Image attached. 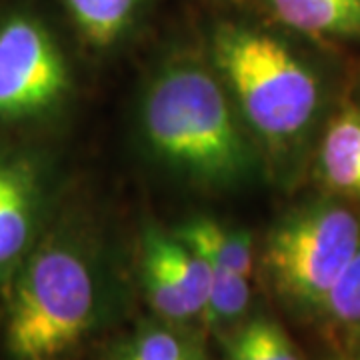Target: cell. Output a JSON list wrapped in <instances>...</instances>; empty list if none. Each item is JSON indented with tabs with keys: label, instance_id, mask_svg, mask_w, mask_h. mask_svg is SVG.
<instances>
[{
	"label": "cell",
	"instance_id": "2e32d148",
	"mask_svg": "<svg viewBox=\"0 0 360 360\" xmlns=\"http://www.w3.org/2000/svg\"><path fill=\"white\" fill-rule=\"evenodd\" d=\"M193 360H206V354L205 356H198V359H193Z\"/></svg>",
	"mask_w": 360,
	"mask_h": 360
},
{
	"label": "cell",
	"instance_id": "5b68a950",
	"mask_svg": "<svg viewBox=\"0 0 360 360\" xmlns=\"http://www.w3.org/2000/svg\"><path fill=\"white\" fill-rule=\"evenodd\" d=\"M72 72L49 14L32 0L0 6V129L49 120L68 101Z\"/></svg>",
	"mask_w": 360,
	"mask_h": 360
},
{
	"label": "cell",
	"instance_id": "8992f818",
	"mask_svg": "<svg viewBox=\"0 0 360 360\" xmlns=\"http://www.w3.org/2000/svg\"><path fill=\"white\" fill-rule=\"evenodd\" d=\"M54 198L51 158L37 146L0 141V292L51 226Z\"/></svg>",
	"mask_w": 360,
	"mask_h": 360
},
{
	"label": "cell",
	"instance_id": "4fadbf2b",
	"mask_svg": "<svg viewBox=\"0 0 360 360\" xmlns=\"http://www.w3.org/2000/svg\"><path fill=\"white\" fill-rule=\"evenodd\" d=\"M224 360H302V354L278 322L257 314L232 326L224 338Z\"/></svg>",
	"mask_w": 360,
	"mask_h": 360
},
{
	"label": "cell",
	"instance_id": "7a4b0ae2",
	"mask_svg": "<svg viewBox=\"0 0 360 360\" xmlns=\"http://www.w3.org/2000/svg\"><path fill=\"white\" fill-rule=\"evenodd\" d=\"M141 130L160 162L198 184L232 186L255 165L245 122L222 80L193 58L168 63L150 80Z\"/></svg>",
	"mask_w": 360,
	"mask_h": 360
},
{
	"label": "cell",
	"instance_id": "9c48e42d",
	"mask_svg": "<svg viewBox=\"0 0 360 360\" xmlns=\"http://www.w3.org/2000/svg\"><path fill=\"white\" fill-rule=\"evenodd\" d=\"M78 39L96 51L129 40L148 16L155 0H56Z\"/></svg>",
	"mask_w": 360,
	"mask_h": 360
},
{
	"label": "cell",
	"instance_id": "6da1fadb",
	"mask_svg": "<svg viewBox=\"0 0 360 360\" xmlns=\"http://www.w3.org/2000/svg\"><path fill=\"white\" fill-rule=\"evenodd\" d=\"M0 340L11 360H60L103 319L101 269L54 220L0 292Z\"/></svg>",
	"mask_w": 360,
	"mask_h": 360
},
{
	"label": "cell",
	"instance_id": "3957f363",
	"mask_svg": "<svg viewBox=\"0 0 360 360\" xmlns=\"http://www.w3.org/2000/svg\"><path fill=\"white\" fill-rule=\"evenodd\" d=\"M208 58L245 127L262 142L292 146L314 124L321 80L281 26L220 16L208 28Z\"/></svg>",
	"mask_w": 360,
	"mask_h": 360
},
{
	"label": "cell",
	"instance_id": "8fae6325",
	"mask_svg": "<svg viewBox=\"0 0 360 360\" xmlns=\"http://www.w3.org/2000/svg\"><path fill=\"white\" fill-rule=\"evenodd\" d=\"M172 232L182 243L193 246L194 250L219 260L222 266L234 270L246 278L252 276L257 264V252L250 232L229 229L220 224L219 220L206 219V217L186 220Z\"/></svg>",
	"mask_w": 360,
	"mask_h": 360
},
{
	"label": "cell",
	"instance_id": "ba28073f",
	"mask_svg": "<svg viewBox=\"0 0 360 360\" xmlns=\"http://www.w3.org/2000/svg\"><path fill=\"white\" fill-rule=\"evenodd\" d=\"M270 22L319 42H360V0H258Z\"/></svg>",
	"mask_w": 360,
	"mask_h": 360
},
{
	"label": "cell",
	"instance_id": "30bf717a",
	"mask_svg": "<svg viewBox=\"0 0 360 360\" xmlns=\"http://www.w3.org/2000/svg\"><path fill=\"white\" fill-rule=\"evenodd\" d=\"M319 174L336 194L360 198V108L330 120L319 146Z\"/></svg>",
	"mask_w": 360,
	"mask_h": 360
},
{
	"label": "cell",
	"instance_id": "7c38bea8",
	"mask_svg": "<svg viewBox=\"0 0 360 360\" xmlns=\"http://www.w3.org/2000/svg\"><path fill=\"white\" fill-rule=\"evenodd\" d=\"M205 356L198 336L184 330L182 324L160 321L146 324L122 340L108 360H193Z\"/></svg>",
	"mask_w": 360,
	"mask_h": 360
},
{
	"label": "cell",
	"instance_id": "52a82bcc",
	"mask_svg": "<svg viewBox=\"0 0 360 360\" xmlns=\"http://www.w3.org/2000/svg\"><path fill=\"white\" fill-rule=\"evenodd\" d=\"M141 283L160 321L188 324L202 321L210 292V266L198 250L174 232L150 224L141 240Z\"/></svg>",
	"mask_w": 360,
	"mask_h": 360
},
{
	"label": "cell",
	"instance_id": "5bb4252c",
	"mask_svg": "<svg viewBox=\"0 0 360 360\" xmlns=\"http://www.w3.org/2000/svg\"><path fill=\"white\" fill-rule=\"evenodd\" d=\"M321 316L338 330L360 338V246L326 296Z\"/></svg>",
	"mask_w": 360,
	"mask_h": 360
},
{
	"label": "cell",
	"instance_id": "9a60e30c",
	"mask_svg": "<svg viewBox=\"0 0 360 360\" xmlns=\"http://www.w3.org/2000/svg\"><path fill=\"white\" fill-rule=\"evenodd\" d=\"M330 360H360V352H345V354H338Z\"/></svg>",
	"mask_w": 360,
	"mask_h": 360
},
{
	"label": "cell",
	"instance_id": "277c9868",
	"mask_svg": "<svg viewBox=\"0 0 360 360\" xmlns=\"http://www.w3.org/2000/svg\"><path fill=\"white\" fill-rule=\"evenodd\" d=\"M360 246V217L342 202L300 206L269 232L262 269L274 295L298 312L321 314Z\"/></svg>",
	"mask_w": 360,
	"mask_h": 360
}]
</instances>
